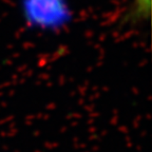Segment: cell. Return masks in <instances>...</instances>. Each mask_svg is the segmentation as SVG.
Returning a JSON list of instances; mask_svg holds the SVG:
<instances>
[{
    "label": "cell",
    "instance_id": "6da1fadb",
    "mask_svg": "<svg viewBox=\"0 0 152 152\" xmlns=\"http://www.w3.org/2000/svg\"><path fill=\"white\" fill-rule=\"evenodd\" d=\"M151 16V0H132L130 9L125 16V20L129 23H141L147 21Z\"/></svg>",
    "mask_w": 152,
    "mask_h": 152
}]
</instances>
